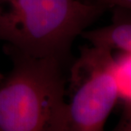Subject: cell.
Masks as SVG:
<instances>
[{"label":"cell","instance_id":"cell-1","mask_svg":"<svg viewBox=\"0 0 131 131\" xmlns=\"http://www.w3.org/2000/svg\"><path fill=\"white\" fill-rule=\"evenodd\" d=\"M108 8L99 0H0V40L20 53L63 63L75 38Z\"/></svg>","mask_w":131,"mask_h":131},{"label":"cell","instance_id":"cell-2","mask_svg":"<svg viewBox=\"0 0 131 131\" xmlns=\"http://www.w3.org/2000/svg\"><path fill=\"white\" fill-rule=\"evenodd\" d=\"M8 52L13 66L0 85V131H63V63Z\"/></svg>","mask_w":131,"mask_h":131},{"label":"cell","instance_id":"cell-3","mask_svg":"<svg viewBox=\"0 0 131 131\" xmlns=\"http://www.w3.org/2000/svg\"><path fill=\"white\" fill-rule=\"evenodd\" d=\"M70 83L63 131H104L119 100L112 51L84 47L71 67Z\"/></svg>","mask_w":131,"mask_h":131},{"label":"cell","instance_id":"cell-4","mask_svg":"<svg viewBox=\"0 0 131 131\" xmlns=\"http://www.w3.org/2000/svg\"><path fill=\"white\" fill-rule=\"evenodd\" d=\"M114 8L112 24L84 31L81 35L93 46L131 52V12L120 7Z\"/></svg>","mask_w":131,"mask_h":131},{"label":"cell","instance_id":"cell-5","mask_svg":"<svg viewBox=\"0 0 131 131\" xmlns=\"http://www.w3.org/2000/svg\"><path fill=\"white\" fill-rule=\"evenodd\" d=\"M114 61L119 99L124 106H131V52H122Z\"/></svg>","mask_w":131,"mask_h":131},{"label":"cell","instance_id":"cell-6","mask_svg":"<svg viewBox=\"0 0 131 131\" xmlns=\"http://www.w3.org/2000/svg\"><path fill=\"white\" fill-rule=\"evenodd\" d=\"M111 131H131V106H125L120 119Z\"/></svg>","mask_w":131,"mask_h":131},{"label":"cell","instance_id":"cell-7","mask_svg":"<svg viewBox=\"0 0 131 131\" xmlns=\"http://www.w3.org/2000/svg\"><path fill=\"white\" fill-rule=\"evenodd\" d=\"M114 7H120L131 12V0H114Z\"/></svg>","mask_w":131,"mask_h":131},{"label":"cell","instance_id":"cell-8","mask_svg":"<svg viewBox=\"0 0 131 131\" xmlns=\"http://www.w3.org/2000/svg\"><path fill=\"white\" fill-rule=\"evenodd\" d=\"M100 2H103V4L106 5L108 7H114V0H99Z\"/></svg>","mask_w":131,"mask_h":131}]
</instances>
